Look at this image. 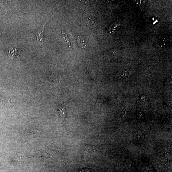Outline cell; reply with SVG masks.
Segmentation results:
<instances>
[{
	"label": "cell",
	"instance_id": "obj_8",
	"mask_svg": "<svg viewBox=\"0 0 172 172\" xmlns=\"http://www.w3.org/2000/svg\"><path fill=\"white\" fill-rule=\"evenodd\" d=\"M59 114L61 117L65 118L66 117V110L63 106H61L58 110Z\"/></svg>",
	"mask_w": 172,
	"mask_h": 172
},
{
	"label": "cell",
	"instance_id": "obj_6",
	"mask_svg": "<svg viewBox=\"0 0 172 172\" xmlns=\"http://www.w3.org/2000/svg\"><path fill=\"white\" fill-rule=\"evenodd\" d=\"M130 71L128 69H124L120 71L119 73V76L123 79H127L130 77Z\"/></svg>",
	"mask_w": 172,
	"mask_h": 172
},
{
	"label": "cell",
	"instance_id": "obj_1",
	"mask_svg": "<svg viewBox=\"0 0 172 172\" xmlns=\"http://www.w3.org/2000/svg\"><path fill=\"white\" fill-rule=\"evenodd\" d=\"M44 25L41 27L35 32V35L36 38V40L39 43H42L44 38Z\"/></svg>",
	"mask_w": 172,
	"mask_h": 172
},
{
	"label": "cell",
	"instance_id": "obj_7",
	"mask_svg": "<svg viewBox=\"0 0 172 172\" xmlns=\"http://www.w3.org/2000/svg\"><path fill=\"white\" fill-rule=\"evenodd\" d=\"M120 27V24L116 22H114L109 27V32L111 34L115 33L118 29Z\"/></svg>",
	"mask_w": 172,
	"mask_h": 172
},
{
	"label": "cell",
	"instance_id": "obj_2",
	"mask_svg": "<svg viewBox=\"0 0 172 172\" xmlns=\"http://www.w3.org/2000/svg\"><path fill=\"white\" fill-rule=\"evenodd\" d=\"M83 18L85 22L87 24L91 25L93 24L95 22V17L92 14L88 13H84L83 15Z\"/></svg>",
	"mask_w": 172,
	"mask_h": 172
},
{
	"label": "cell",
	"instance_id": "obj_9",
	"mask_svg": "<svg viewBox=\"0 0 172 172\" xmlns=\"http://www.w3.org/2000/svg\"><path fill=\"white\" fill-rule=\"evenodd\" d=\"M61 35H62L63 38L66 40V42H67L66 44L69 47H71V43L69 40V38L68 37L67 34L64 31H62V33H61Z\"/></svg>",
	"mask_w": 172,
	"mask_h": 172
},
{
	"label": "cell",
	"instance_id": "obj_4",
	"mask_svg": "<svg viewBox=\"0 0 172 172\" xmlns=\"http://www.w3.org/2000/svg\"><path fill=\"white\" fill-rule=\"evenodd\" d=\"M78 44L82 49H84L86 47V45L83 38L80 35H78L76 37Z\"/></svg>",
	"mask_w": 172,
	"mask_h": 172
},
{
	"label": "cell",
	"instance_id": "obj_10",
	"mask_svg": "<svg viewBox=\"0 0 172 172\" xmlns=\"http://www.w3.org/2000/svg\"><path fill=\"white\" fill-rule=\"evenodd\" d=\"M118 51L116 49H114L109 51L107 52L110 56H117L118 54Z\"/></svg>",
	"mask_w": 172,
	"mask_h": 172
},
{
	"label": "cell",
	"instance_id": "obj_11",
	"mask_svg": "<svg viewBox=\"0 0 172 172\" xmlns=\"http://www.w3.org/2000/svg\"><path fill=\"white\" fill-rule=\"evenodd\" d=\"M137 116L138 118L141 120H144V114L140 111H139L137 112Z\"/></svg>",
	"mask_w": 172,
	"mask_h": 172
},
{
	"label": "cell",
	"instance_id": "obj_3",
	"mask_svg": "<svg viewBox=\"0 0 172 172\" xmlns=\"http://www.w3.org/2000/svg\"><path fill=\"white\" fill-rule=\"evenodd\" d=\"M134 4L138 8L141 9H145L148 6V2L144 0H136L134 1Z\"/></svg>",
	"mask_w": 172,
	"mask_h": 172
},
{
	"label": "cell",
	"instance_id": "obj_5",
	"mask_svg": "<svg viewBox=\"0 0 172 172\" xmlns=\"http://www.w3.org/2000/svg\"><path fill=\"white\" fill-rule=\"evenodd\" d=\"M169 39L168 37H164L162 38L159 40L158 45L159 47L161 48H164L167 45L169 42Z\"/></svg>",
	"mask_w": 172,
	"mask_h": 172
}]
</instances>
